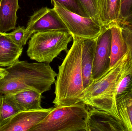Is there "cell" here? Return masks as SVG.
<instances>
[{
	"label": "cell",
	"mask_w": 132,
	"mask_h": 131,
	"mask_svg": "<svg viewBox=\"0 0 132 131\" xmlns=\"http://www.w3.org/2000/svg\"><path fill=\"white\" fill-rule=\"evenodd\" d=\"M100 19L103 27L117 24L121 0H97Z\"/></svg>",
	"instance_id": "15"
},
{
	"label": "cell",
	"mask_w": 132,
	"mask_h": 131,
	"mask_svg": "<svg viewBox=\"0 0 132 131\" xmlns=\"http://www.w3.org/2000/svg\"><path fill=\"white\" fill-rule=\"evenodd\" d=\"M23 47L0 32V66L9 67L19 61Z\"/></svg>",
	"instance_id": "14"
},
{
	"label": "cell",
	"mask_w": 132,
	"mask_h": 131,
	"mask_svg": "<svg viewBox=\"0 0 132 131\" xmlns=\"http://www.w3.org/2000/svg\"><path fill=\"white\" fill-rule=\"evenodd\" d=\"M19 112L39 110L42 94L31 90H24L16 94L5 95Z\"/></svg>",
	"instance_id": "11"
},
{
	"label": "cell",
	"mask_w": 132,
	"mask_h": 131,
	"mask_svg": "<svg viewBox=\"0 0 132 131\" xmlns=\"http://www.w3.org/2000/svg\"><path fill=\"white\" fill-rule=\"evenodd\" d=\"M117 24L120 27L132 25V0H121L119 17Z\"/></svg>",
	"instance_id": "20"
},
{
	"label": "cell",
	"mask_w": 132,
	"mask_h": 131,
	"mask_svg": "<svg viewBox=\"0 0 132 131\" xmlns=\"http://www.w3.org/2000/svg\"><path fill=\"white\" fill-rule=\"evenodd\" d=\"M51 1L52 4L56 3L71 12L82 17H88L80 0H52Z\"/></svg>",
	"instance_id": "21"
},
{
	"label": "cell",
	"mask_w": 132,
	"mask_h": 131,
	"mask_svg": "<svg viewBox=\"0 0 132 131\" xmlns=\"http://www.w3.org/2000/svg\"><path fill=\"white\" fill-rule=\"evenodd\" d=\"M87 131H125L120 119L107 112L92 108L86 120Z\"/></svg>",
	"instance_id": "10"
},
{
	"label": "cell",
	"mask_w": 132,
	"mask_h": 131,
	"mask_svg": "<svg viewBox=\"0 0 132 131\" xmlns=\"http://www.w3.org/2000/svg\"><path fill=\"white\" fill-rule=\"evenodd\" d=\"M19 0H0V32L6 33L16 28Z\"/></svg>",
	"instance_id": "13"
},
{
	"label": "cell",
	"mask_w": 132,
	"mask_h": 131,
	"mask_svg": "<svg viewBox=\"0 0 132 131\" xmlns=\"http://www.w3.org/2000/svg\"><path fill=\"white\" fill-rule=\"evenodd\" d=\"M88 111L84 103L53 108L30 131H87Z\"/></svg>",
	"instance_id": "3"
},
{
	"label": "cell",
	"mask_w": 132,
	"mask_h": 131,
	"mask_svg": "<svg viewBox=\"0 0 132 131\" xmlns=\"http://www.w3.org/2000/svg\"><path fill=\"white\" fill-rule=\"evenodd\" d=\"M109 27L112 32L110 68L125 55L129 49L123 38L121 27L117 24Z\"/></svg>",
	"instance_id": "16"
},
{
	"label": "cell",
	"mask_w": 132,
	"mask_h": 131,
	"mask_svg": "<svg viewBox=\"0 0 132 131\" xmlns=\"http://www.w3.org/2000/svg\"><path fill=\"white\" fill-rule=\"evenodd\" d=\"M97 38L83 39L81 65L84 89L94 82L92 69Z\"/></svg>",
	"instance_id": "12"
},
{
	"label": "cell",
	"mask_w": 132,
	"mask_h": 131,
	"mask_svg": "<svg viewBox=\"0 0 132 131\" xmlns=\"http://www.w3.org/2000/svg\"><path fill=\"white\" fill-rule=\"evenodd\" d=\"M73 43L61 65L55 82L54 107L79 103L84 90L81 60L83 39L73 37Z\"/></svg>",
	"instance_id": "1"
},
{
	"label": "cell",
	"mask_w": 132,
	"mask_h": 131,
	"mask_svg": "<svg viewBox=\"0 0 132 131\" xmlns=\"http://www.w3.org/2000/svg\"><path fill=\"white\" fill-rule=\"evenodd\" d=\"M7 76L18 79L28 90L42 94L51 90L57 74L48 63L18 61L6 68Z\"/></svg>",
	"instance_id": "4"
},
{
	"label": "cell",
	"mask_w": 132,
	"mask_h": 131,
	"mask_svg": "<svg viewBox=\"0 0 132 131\" xmlns=\"http://www.w3.org/2000/svg\"><path fill=\"white\" fill-rule=\"evenodd\" d=\"M9 72L6 68L0 67V81L8 75Z\"/></svg>",
	"instance_id": "25"
},
{
	"label": "cell",
	"mask_w": 132,
	"mask_h": 131,
	"mask_svg": "<svg viewBox=\"0 0 132 131\" xmlns=\"http://www.w3.org/2000/svg\"><path fill=\"white\" fill-rule=\"evenodd\" d=\"M56 30L68 31L54 8H42L35 12L30 17L25 29L24 46L35 33Z\"/></svg>",
	"instance_id": "7"
},
{
	"label": "cell",
	"mask_w": 132,
	"mask_h": 131,
	"mask_svg": "<svg viewBox=\"0 0 132 131\" xmlns=\"http://www.w3.org/2000/svg\"><path fill=\"white\" fill-rule=\"evenodd\" d=\"M19 111L4 95L0 94V127Z\"/></svg>",
	"instance_id": "19"
},
{
	"label": "cell",
	"mask_w": 132,
	"mask_h": 131,
	"mask_svg": "<svg viewBox=\"0 0 132 131\" xmlns=\"http://www.w3.org/2000/svg\"><path fill=\"white\" fill-rule=\"evenodd\" d=\"M72 38V35L67 31L36 32L30 38L27 55L37 62L50 64L62 52L67 51L68 45Z\"/></svg>",
	"instance_id": "5"
},
{
	"label": "cell",
	"mask_w": 132,
	"mask_h": 131,
	"mask_svg": "<svg viewBox=\"0 0 132 131\" xmlns=\"http://www.w3.org/2000/svg\"><path fill=\"white\" fill-rule=\"evenodd\" d=\"M53 108L19 112L0 127V131H30L45 118Z\"/></svg>",
	"instance_id": "9"
},
{
	"label": "cell",
	"mask_w": 132,
	"mask_h": 131,
	"mask_svg": "<svg viewBox=\"0 0 132 131\" xmlns=\"http://www.w3.org/2000/svg\"><path fill=\"white\" fill-rule=\"evenodd\" d=\"M121 27L123 38L130 49L132 59V25H125Z\"/></svg>",
	"instance_id": "24"
},
{
	"label": "cell",
	"mask_w": 132,
	"mask_h": 131,
	"mask_svg": "<svg viewBox=\"0 0 132 131\" xmlns=\"http://www.w3.org/2000/svg\"><path fill=\"white\" fill-rule=\"evenodd\" d=\"M112 32L110 27H104L97 38L92 69L94 81L104 75L110 68Z\"/></svg>",
	"instance_id": "8"
},
{
	"label": "cell",
	"mask_w": 132,
	"mask_h": 131,
	"mask_svg": "<svg viewBox=\"0 0 132 131\" xmlns=\"http://www.w3.org/2000/svg\"><path fill=\"white\" fill-rule=\"evenodd\" d=\"M132 91V59L131 58L122 71L117 84L115 102L117 104L122 99L131 94Z\"/></svg>",
	"instance_id": "17"
},
{
	"label": "cell",
	"mask_w": 132,
	"mask_h": 131,
	"mask_svg": "<svg viewBox=\"0 0 132 131\" xmlns=\"http://www.w3.org/2000/svg\"><path fill=\"white\" fill-rule=\"evenodd\" d=\"M130 49L127 54L98 80L84 89L79 102L114 115L119 119L115 96L119 79L131 59Z\"/></svg>",
	"instance_id": "2"
},
{
	"label": "cell",
	"mask_w": 132,
	"mask_h": 131,
	"mask_svg": "<svg viewBox=\"0 0 132 131\" xmlns=\"http://www.w3.org/2000/svg\"><path fill=\"white\" fill-rule=\"evenodd\" d=\"M54 7L72 37L84 39H95L98 37L104 27L90 18L85 17L71 12L58 4Z\"/></svg>",
	"instance_id": "6"
},
{
	"label": "cell",
	"mask_w": 132,
	"mask_h": 131,
	"mask_svg": "<svg viewBox=\"0 0 132 131\" xmlns=\"http://www.w3.org/2000/svg\"><path fill=\"white\" fill-rule=\"evenodd\" d=\"M80 1L88 17L92 18L103 27L99 16L97 0H80Z\"/></svg>",
	"instance_id": "22"
},
{
	"label": "cell",
	"mask_w": 132,
	"mask_h": 131,
	"mask_svg": "<svg viewBox=\"0 0 132 131\" xmlns=\"http://www.w3.org/2000/svg\"><path fill=\"white\" fill-rule=\"evenodd\" d=\"M25 29V28L24 27L19 25L10 33L2 32V33L4 35L9 38L12 41L14 42L19 47H23V46H24L23 40Z\"/></svg>",
	"instance_id": "23"
},
{
	"label": "cell",
	"mask_w": 132,
	"mask_h": 131,
	"mask_svg": "<svg viewBox=\"0 0 132 131\" xmlns=\"http://www.w3.org/2000/svg\"></svg>",
	"instance_id": "26"
},
{
	"label": "cell",
	"mask_w": 132,
	"mask_h": 131,
	"mask_svg": "<svg viewBox=\"0 0 132 131\" xmlns=\"http://www.w3.org/2000/svg\"><path fill=\"white\" fill-rule=\"evenodd\" d=\"M117 109L125 131H132V93L118 103Z\"/></svg>",
	"instance_id": "18"
}]
</instances>
